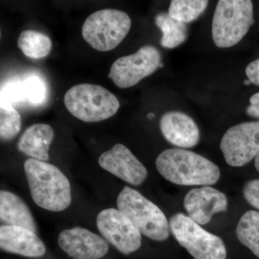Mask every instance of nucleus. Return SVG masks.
<instances>
[{"label": "nucleus", "instance_id": "0eeeda50", "mask_svg": "<svg viewBox=\"0 0 259 259\" xmlns=\"http://www.w3.org/2000/svg\"><path fill=\"white\" fill-rule=\"evenodd\" d=\"M170 231L194 259H226L227 250L220 237L209 233L183 213L174 214Z\"/></svg>", "mask_w": 259, "mask_h": 259}, {"label": "nucleus", "instance_id": "6e6552de", "mask_svg": "<svg viewBox=\"0 0 259 259\" xmlns=\"http://www.w3.org/2000/svg\"><path fill=\"white\" fill-rule=\"evenodd\" d=\"M159 67H163L161 53L156 47L146 45L134 54L117 59L107 76L117 88L127 89L137 84Z\"/></svg>", "mask_w": 259, "mask_h": 259}, {"label": "nucleus", "instance_id": "9b49d317", "mask_svg": "<svg viewBox=\"0 0 259 259\" xmlns=\"http://www.w3.org/2000/svg\"><path fill=\"white\" fill-rule=\"evenodd\" d=\"M98 162L103 169L131 185H141L148 177L144 165L122 144H115L102 153Z\"/></svg>", "mask_w": 259, "mask_h": 259}, {"label": "nucleus", "instance_id": "4be33fe9", "mask_svg": "<svg viewBox=\"0 0 259 259\" xmlns=\"http://www.w3.org/2000/svg\"><path fill=\"white\" fill-rule=\"evenodd\" d=\"M22 120L20 114L11 105L0 107V137L3 141L14 139L21 130Z\"/></svg>", "mask_w": 259, "mask_h": 259}, {"label": "nucleus", "instance_id": "423d86ee", "mask_svg": "<svg viewBox=\"0 0 259 259\" xmlns=\"http://www.w3.org/2000/svg\"><path fill=\"white\" fill-rule=\"evenodd\" d=\"M131 27V18L125 12L101 10L88 16L81 34L90 47L105 52L115 49L128 34Z\"/></svg>", "mask_w": 259, "mask_h": 259}, {"label": "nucleus", "instance_id": "dca6fc26", "mask_svg": "<svg viewBox=\"0 0 259 259\" xmlns=\"http://www.w3.org/2000/svg\"><path fill=\"white\" fill-rule=\"evenodd\" d=\"M54 139V131L51 125L34 124L24 131L18 148L20 152L31 158L47 162L50 159L49 149Z\"/></svg>", "mask_w": 259, "mask_h": 259}, {"label": "nucleus", "instance_id": "a878e982", "mask_svg": "<svg viewBox=\"0 0 259 259\" xmlns=\"http://www.w3.org/2000/svg\"><path fill=\"white\" fill-rule=\"evenodd\" d=\"M247 115L259 119V92L250 98V105L246 108Z\"/></svg>", "mask_w": 259, "mask_h": 259}, {"label": "nucleus", "instance_id": "39448f33", "mask_svg": "<svg viewBox=\"0 0 259 259\" xmlns=\"http://www.w3.org/2000/svg\"><path fill=\"white\" fill-rule=\"evenodd\" d=\"M253 23V3L250 0H220L212 23L213 41L226 49L238 44Z\"/></svg>", "mask_w": 259, "mask_h": 259}, {"label": "nucleus", "instance_id": "b1692460", "mask_svg": "<svg viewBox=\"0 0 259 259\" xmlns=\"http://www.w3.org/2000/svg\"><path fill=\"white\" fill-rule=\"evenodd\" d=\"M243 193L247 202L259 210V179L247 182L243 187Z\"/></svg>", "mask_w": 259, "mask_h": 259}, {"label": "nucleus", "instance_id": "7ed1b4c3", "mask_svg": "<svg viewBox=\"0 0 259 259\" xmlns=\"http://www.w3.org/2000/svg\"><path fill=\"white\" fill-rule=\"evenodd\" d=\"M66 108L76 118L85 122H97L115 115L120 108L118 99L103 87L80 83L65 94Z\"/></svg>", "mask_w": 259, "mask_h": 259}, {"label": "nucleus", "instance_id": "2eb2a0df", "mask_svg": "<svg viewBox=\"0 0 259 259\" xmlns=\"http://www.w3.org/2000/svg\"><path fill=\"white\" fill-rule=\"evenodd\" d=\"M0 248L4 251L28 257L38 258L45 255L47 248L35 232L23 227L2 226Z\"/></svg>", "mask_w": 259, "mask_h": 259}, {"label": "nucleus", "instance_id": "f257e3e1", "mask_svg": "<svg viewBox=\"0 0 259 259\" xmlns=\"http://www.w3.org/2000/svg\"><path fill=\"white\" fill-rule=\"evenodd\" d=\"M24 170L33 202L51 212H61L71 202V189L69 180L52 163L28 158Z\"/></svg>", "mask_w": 259, "mask_h": 259}, {"label": "nucleus", "instance_id": "cd10ccee", "mask_svg": "<svg viewBox=\"0 0 259 259\" xmlns=\"http://www.w3.org/2000/svg\"><path fill=\"white\" fill-rule=\"evenodd\" d=\"M153 117H155V115L153 113H149L148 115V118L150 119V120H151V119H153Z\"/></svg>", "mask_w": 259, "mask_h": 259}, {"label": "nucleus", "instance_id": "4468645a", "mask_svg": "<svg viewBox=\"0 0 259 259\" xmlns=\"http://www.w3.org/2000/svg\"><path fill=\"white\" fill-rule=\"evenodd\" d=\"M159 125L164 139L177 147H194L200 140L198 126L184 112H166L162 116Z\"/></svg>", "mask_w": 259, "mask_h": 259}, {"label": "nucleus", "instance_id": "20e7f679", "mask_svg": "<svg viewBox=\"0 0 259 259\" xmlns=\"http://www.w3.org/2000/svg\"><path fill=\"white\" fill-rule=\"evenodd\" d=\"M117 206L141 234L150 239L164 241L169 236V223L164 213L137 190L124 187L117 197Z\"/></svg>", "mask_w": 259, "mask_h": 259}, {"label": "nucleus", "instance_id": "f3484780", "mask_svg": "<svg viewBox=\"0 0 259 259\" xmlns=\"http://www.w3.org/2000/svg\"><path fill=\"white\" fill-rule=\"evenodd\" d=\"M0 219L7 226L23 227L36 233V223L28 205L9 191L0 192Z\"/></svg>", "mask_w": 259, "mask_h": 259}, {"label": "nucleus", "instance_id": "a211bd4d", "mask_svg": "<svg viewBox=\"0 0 259 259\" xmlns=\"http://www.w3.org/2000/svg\"><path fill=\"white\" fill-rule=\"evenodd\" d=\"M155 23L163 34L162 47L175 49L187 40L188 30L186 23L171 18L168 13H158L155 18Z\"/></svg>", "mask_w": 259, "mask_h": 259}, {"label": "nucleus", "instance_id": "393cba45", "mask_svg": "<svg viewBox=\"0 0 259 259\" xmlns=\"http://www.w3.org/2000/svg\"><path fill=\"white\" fill-rule=\"evenodd\" d=\"M245 74L251 83L259 86V59L252 61L247 66Z\"/></svg>", "mask_w": 259, "mask_h": 259}, {"label": "nucleus", "instance_id": "6ab92c4d", "mask_svg": "<svg viewBox=\"0 0 259 259\" xmlns=\"http://www.w3.org/2000/svg\"><path fill=\"white\" fill-rule=\"evenodd\" d=\"M18 45L24 55L33 59L47 57L53 47L50 37L33 30L22 32L19 36Z\"/></svg>", "mask_w": 259, "mask_h": 259}, {"label": "nucleus", "instance_id": "1a4fd4ad", "mask_svg": "<svg viewBox=\"0 0 259 259\" xmlns=\"http://www.w3.org/2000/svg\"><path fill=\"white\" fill-rule=\"evenodd\" d=\"M96 223L104 239L122 254H131L141 248V232L119 209H103L97 215Z\"/></svg>", "mask_w": 259, "mask_h": 259}, {"label": "nucleus", "instance_id": "f03ea898", "mask_svg": "<svg viewBox=\"0 0 259 259\" xmlns=\"http://www.w3.org/2000/svg\"><path fill=\"white\" fill-rule=\"evenodd\" d=\"M156 166L165 180L178 185H212L221 177L217 165L198 153L182 148L163 151L156 158Z\"/></svg>", "mask_w": 259, "mask_h": 259}, {"label": "nucleus", "instance_id": "ddd939ff", "mask_svg": "<svg viewBox=\"0 0 259 259\" xmlns=\"http://www.w3.org/2000/svg\"><path fill=\"white\" fill-rule=\"evenodd\" d=\"M184 206L189 217L199 225H206L211 221L213 214L226 212L228 199L226 194L219 190L204 186L191 190L186 194Z\"/></svg>", "mask_w": 259, "mask_h": 259}, {"label": "nucleus", "instance_id": "f8f14e48", "mask_svg": "<svg viewBox=\"0 0 259 259\" xmlns=\"http://www.w3.org/2000/svg\"><path fill=\"white\" fill-rule=\"evenodd\" d=\"M58 243L73 259H100L109 250L108 243L103 238L81 227L61 232Z\"/></svg>", "mask_w": 259, "mask_h": 259}, {"label": "nucleus", "instance_id": "9d476101", "mask_svg": "<svg viewBox=\"0 0 259 259\" xmlns=\"http://www.w3.org/2000/svg\"><path fill=\"white\" fill-rule=\"evenodd\" d=\"M221 149L230 166L241 167L249 163L259 153V121L228 129L221 140Z\"/></svg>", "mask_w": 259, "mask_h": 259}, {"label": "nucleus", "instance_id": "aec40b11", "mask_svg": "<svg viewBox=\"0 0 259 259\" xmlns=\"http://www.w3.org/2000/svg\"><path fill=\"white\" fill-rule=\"evenodd\" d=\"M236 235L242 244L259 258V212L249 210L240 219Z\"/></svg>", "mask_w": 259, "mask_h": 259}, {"label": "nucleus", "instance_id": "c85d7f7f", "mask_svg": "<svg viewBox=\"0 0 259 259\" xmlns=\"http://www.w3.org/2000/svg\"><path fill=\"white\" fill-rule=\"evenodd\" d=\"M250 83H251V82H250V80H245L244 81V84L245 85H249L250 84Z\"/></svg>", "mask_w": 259, "mask_h": 259}, {"label": "nucleus", "instance_id": "5701e85b", "mask_svg": "<svg viewBox=\"0 0 259 259\" xmlns=\"http://www.w3.org/2000/svg\"><path fill=\"white\" fill-rule=\"evenodd\" d=\"M23 83L26 100L35 105L44 102L47 89L41 80L37 77H30L25 80Z\"/></svg>", "mask_w": 259, "mask_h": 259}, {"label": "nucleus", "instance_id": "412c9836", "mask_svg": "<svg viewBox=\"0 0 259 259\" xmlns=\"http://www.w3.org/2000/svg\"><path fill=\"white\" fill-rule=\"evenodd\" d=\"M208 4L205 0H173L168 13L182 23H191L204 13Z\"/></svg>", "mask_w": 259, "mask_h": 259}, {"label": "nucleus", "instance_id": "bb28decb", "mask_svg": "<svg viewBox=\"0 0 259 259\" xmlns=\"http://www.w3.org/2000/svg\"><path fill=\"white\" fill-rule=\"evenodd\" d=\"M255 167L256 168L257 171H258L259 173V153L256 155L255 158Z\"/></svg>", "mask_w": 259, "mask_h": 259}]
</instances>
